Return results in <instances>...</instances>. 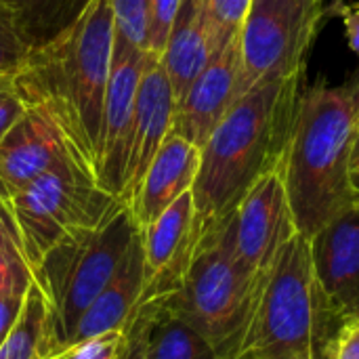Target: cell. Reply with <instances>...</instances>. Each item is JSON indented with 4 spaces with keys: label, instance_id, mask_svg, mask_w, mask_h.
<instances>
[{
    "label": "cell",
    "instance_id": "6da1fadb",
    "mask_svg": "<svg viewBox=\"0 0 359 359\" xmlns=\"http://www.w3.org/2000/svg\"><path fill=\"white\" fill-rule=\"evenodd\" d=\"M114 38L111 0H86L65 27L29 48L25 63L13 76L23 103L53 116L93 177Z\"/></svg>",
    "mask_w": 359,
    "mask_h": 359
},
{
    "label": "cell",
    "instance_id": "7a4b0ae2",
    "mask_svg": "<svg viewBox=\"0 0 359 359\" xmlns=\"http://www.w3.org/2000/svg\"><path fill=\"white\" fill-rule=\"evenodd\" d=\"M358 130L359 80L318 82L299 95L282 179L294 227L307 240L359 200Z\"/></svg>",
    "mask_w": 359,
    "mask_h": 359
},
{
    "label": "cell",
    "instance_id": "3957f363",
    "mask_svg": "<svg viewBox=\"0 0 359 359\" xmlns=\"http://www.w3.org/2000/svg\"><path fill=\"white\" fill-rule=\"evenodd\" d=\"M301 80L303 74L257 82L202 145L191 187L202 227L231 215L261 177L282 168Z\"/></svg>",
    "mask_w": 359,
    "mask_h": 359
},
{
    "label": "cell",
    "instance_id": "277c9868",
    "mask_svg": "<svg viewBox=\"0 0 359 359\" xmlns=\"http://www.w3.org/2000/svg\"><path fill=\"white\" fill-rule=\"evenodd\" d=\"M263 278L250 271L236 250L231 212L202 227L181 288L162 301L221 358L236 359Z\"/></svg>",
    "mask_w": 359,
    "mask_h": 359
},
{
    "label": "cell",
    "instance_id": "5b68a950",
    "mask_svg": "<svg viewBox=\"0 0 359 359\" xmlns=\"http://www.w3.org/2000/svg\"><path fill=\"white\" fill-rule=\"evenodd\" d=\"M324 311L311 244L297 231L261 282L236 359H318Z\"/></svg>",
    "mask_w": 359,
    "mask_h": 359
},
{
    "label": "cell",
    "instance_id": "8992f818",
    "mask_svg": "<svg viewBox=\"0 0 359 359\" xmlns=\"http://www.w3.org/2000/svg\"><path fill=\"white\" fill-rule=\"evenodd\" d=\"M139 231L128 206H122L97 229L76 233L44 255L32 271L48 309L44 351L72 341L82 313L111 280Z\"/></svg>",
    "mask_w": 359,
    "mask_h": 359
},
{
    "label": "cell",
    "instance_id": "52a82bcc",
    "mask_svg": "<svg viewBox=\"0 0 359 359\" xmlns=\"http://www.w3.org/2000/svg\"><path fill=\"white\" fill-rule=\"evenodd\" d=\"M8 202L19 227L23 257L32 271L57 244L76 233L97 229L126 206L101 189L95 177L74 162L40 175L15 191Z\"/></svg>",
    "mask_w": 359,
    "mask_h": 359
},
{
    "label": "cell",
    "instance_id": "ba28073f",
    "mask_svg": "<svg viewBox=\"0 0 359 359\" xmlns=\"http://www.w3.org/2000/svg\"><path fill=\"white\" fill-rule=\"evenodd\" d=\"M324 0H252L240 29V93L261 80L305 74Z\"/></svg>",
    "mask_w": 359,
    "mask_h": 359
},
{
    "label": "cell",
    "instance_id": "9c48e42d",
    "mask_svg": "<svg viewBox=\"0 0 359 359\" xmlns=\"http://www.w3.org/2000/svg\"><path fill=\"white\" fill-rule=\"evenodd\" d=\"M154 53H145L116 32L111 65L103 99V120L99 139V158L95 166V181L101 189L122 202L124 170L133 114L141 76Z\"/></svg>",
    "mask_w": 359,
    "mask_h": 359
},
{
    "label": "cell",
    "instance_id": "30bf717a",
    "mask_svg": "<svg viewBox=\"0 0 359 359\" xmlns=\"http://www.w3.org/2000/svg\"><path fill=\"white\" fill-rule=\"evenodd\" d=\"M202 227L194 196L185 191L149 225L141 227L143 242V294L141 305L175 294L191 265Z\"/></svg>",
    "mask_w": 359,
    "mask_h": 359
},
{
    "label": "cell",
    "instance_id": "8fae6325",
    "mask_svg": "<svg viewBox=\"0 0 359 359\" xmlns=\"http://www.w3.org/2000/svg\"><path fill=\"white\" fill-rule=\"evenodd\" d=\"M297 233L282 168L261 177L233 210L236 250L250 271L265 276L280 248Z\"/></svg>",
    "mask_w": 359,
    "mask_h": 359
},
{
    "label": "cell",
    "instance_id": "7c38bea8",
    "mask_svg": "<svg viewBox=\"0 0 359 359\" xmlns=\"http://www.w3.org/2000/svg\"><path fill=\"white\" fill-rule=\"evenodd\" d=\"M240 34L210 55L185 95L177 101L172 133L202 149L240 93Z\"/></svg>",
    "mask_w": 359,
    "mask_h": 359
},
{
    "label": "cell",
    "instance_id": "4fadbf2b",
    "mask_svg": "<svg viewBox=\"0 0 359 359\" xmlns=\"http://www.w3.org/2000/svg\"><path fill=\"white\" fill-rule=\"evenodd\" d=\"M316 280L334 318L359 322V200L311 240Z\"/></svg>",
    "mask_w": 359,
    "mask_h": 359
},
{
    "label": "cell",
    "instance_id": "5bb4252c",
    "mask_svg": "<svg viewBox=\"0 0 359 359\" xmlns=\"http://www.w3.org/2000/svg\"><path fill=\"white\" fill-rule=\"evenodd\" d=\"M72 162L86 168L53 116L38 105H25L23 116L0 141V179L11 194L23 189L40 175Z\"/></svg>",
    "mask_w": 359,
    "mask_h": 359
},
{
    "label": "cell",
    "instance_id": "9a60e30c",
    "mask_svg": "<svg viewBox=\"0 0 359 359\" xmlns=\"http://www.w3.org/2000/svg\"><path fill=\"white\" fill-rule=\"evenodd\" d=\"M175 109H177V99L168 74L160 57L151 55L137 90V103H135L128 154H126L122 204L130 202L137 185L141 183L145 170L156 158L160 145L172 130Z\"/></svg>",
    "mask_w": 359,
    "mask_h": 359
},
{
    "label": "cell",
    "instance_id": "2e32d148",
    "mask_svg": "<svg viewBox=\"0 0 359 359\" xmlns=\"http://www.w3.org/2000/svg\"><path fill=\"white\" fill-rule=\"evenodd\" d=\"M198 168L200 147L170 130L126 204L137 225H149L179 196L191 191Z\"/></svg>",
    "mask_w": 359,
    "mask_h": 359
},
{
    "label": "cell",
    "instance_id": "e0dca14e",
    "mask_svg": "<svg viewBox=\"0 0 359 359\" xmlns=\"http://www.w3.org/2000/svg\"><path fill=\"white\" fill-rule=\"evenodd\" d=\"M143 242L141 231L130 242L118 269L97 299L82 313L72 341L101 337L114 330H126L139 309L143 294ZM69 341V343H72Z\"/></svg>",
    "mask_w": 359,
    "mask_h": 359
},
{
    "label": "cell",
    "instance_id": "ac0fdd59",
    "mask_svg": "<svg viewBox=\"0 0 359 359\" xmlns=\"http://www.w3.org/2000/svg\"><path fill=\"white\" fill-rule=\"evenodd\" d=\"M212 55L206 0H181L172 32L160 57L179 101Z\"/></svg>",
    "mask_w": 359,
    "mask_h": 359
},
{
    "label": "cell",
    "instance_id": "d6986e66",
    "mask_svg": "<svg viewBox=\"0 0 359 359\" xmlns=\"http://www.w3.org/2000/svg\"><path fill=\"white\" fill-rule=\"evenodd\" d=\"M147 311L145 359H223L217 349L164 301L141 305Z\"/></svg>",
    "mask_w": 359,
    "mask_h": 359
},
{
    "label": "cell",
    "instance_id": "ffe728a7",
    "mask_svg": "<svg viewBox=\"0 0 359 359\" xmlns=\"http://www.w3.org/2000/svg\"><path fill=\"white\" fill-rule=\"evenodd\" d=\"M48 309L40 288L32 282L25 292L23 309L0 345V359H40L46 349Z\"/></svg>",
    "mask_w": 359,
    "mask_h": 359
},
{
    "label": "cell",
    "instance_id": "44dd1931",
    "mask_svg": "<svg viewBox=\"0 0 359 359\" xmlns=\"http://www.w3.org/2000/svg\"><path fill=\"white\" fill-rule=\"evenodd\" d=\"M29 48L19 15L0 2V76H15L25 63Z\"/></svg>",
    "mask_w": 359,
    "mask_h": 359
},
{
    "label": "cell",
    "instance_id": "7402d4cb",
    "mask_svg": "<svg viewBox=\"0 0 359 359\" xmlns=\"http://www.w3.org/2000/svg\"><path fill=\"white\" fill-rule=\"evenodd\" d=\"M126 349V330L105 332L101 337L72 341L44 351L40 359H122Z\"/></svg>",
    "mask_w": 359,
    "mask_h": 359
},
{
    "label": "cell",
    "instance_id": "603a6c76",
    "mask_svg": "<svg viewBox=\"0 0 359 359\" xmlns=\"http://www.w3.org/2000/svg\"><path fill=\"white\" fill-rule=\"evenodd\" d=\"M252 0H206L212 53L236 38Z\"/></svg>",
    "mask_w": 359,
    "mask_h": 359
},
{
    "label": "cell",
    "instance_id": "cb8c5ba5",
    "mask_svg": "<svg viewBox=\"0 0 359 359\" xmlns=\"http://www.w3.org/2000/svg\"><path fill=\"white\" fill-rule=\"evenodd\" d=\"M116 32L147 53L151 0H111Z\"/></svg>",
    "mask_w": 359,
    "mask_h": 359
},
{
    "label": "cell",
    "instance_id": "d4e9b609",
    "mask_svg": "<svg viewBox=\"0 0 359 359\" xmlns=\"http://www.w3.org/2000/svg\"><path fill=\"white\" fill-rule=\"evenodd\" d=\"M179 8H181V0H151L147 53H154V55L162 57Z\"/></svg>",
    "mask_w": 359,
    "mask_h": 359
},
{
    "label": "cell",
    "instance_id": "484cf974",
    "mask_svg": "<svg viewBox=\"0 0 359 359\" xmlns=\"http://www.w3.org/2000/svg\"><path fill=\"white\" fill-rule=\"evenodd\" d=\"M34 282L32 269L19 250L0 248V294L25 292Z\"/></svg>",
    "mask_w": 359,
    "mask_h": 359
},
{
    "label": "cell",
    "instance_id": "4316f807",
    "mask_svg": "<svg viewBox=\"0 0 359 359\" xmlns=\"http://www.w3.org/2000/svg\"><path fill=\"white\" fill-rule=\"evenodd\" d=\"M25 103L15 86L13 76H0V141L23 116Z\"/></svg>",
    "mask_w": 359,
    "mask_h": 359
},
{
    "label": "cell",
    "instance_id": "83f0119b",
    "mask_svg": "<svg viewBox=\"0 0 359 359\" xmlns=\"http://www.w3.org/2000/svg\"><path fill=\"white\" fill-rule=\"evenodd\" d=\"M145 322L147 311L145 307H139L130 326L126 328V349L122 359H145Z\"/></svg>",
    "mask_w": 359,
    "mask_h": 359
},
{
    "label": "cell",
    "instance_id": "f1b7e54d",
    "mask_svg": "<svg viewBox=\"0 0 359 359\" xmlns=\"http://www.w3.org/2000/svg\"><path fill=\"white\" fill-rule=\"evenodd\" d=\"M32 286V284H29ZM27 292V290H25ZM25 292H8L0 294V345L6 341L8 332L13 330L25 301Z\"/></svg>",
    "mask_w": 359,
    "mask_h": 359
},
{
    "label": "cell",
    "instance_id": "f546056e",
    "mask_svg": "<svg viewBox=\"0 0 359 359\" xmlns=\"http://www.w3.org/2000/svg\"><path fill=\"white\" fill-rule=\"evenodd\" d=\"M332 359H359V322L343 324L334 343Z\"/></svg>",
    "mask_w": 359,
    "mask_h": 359
},
{
    "label": "cell",
    "instance_id": "4dcf8cb0",
    "mask_svg": "<svg viewBox=\"0 0 359 359\" xmlns=\"http://www.w3.org/2000/svg\"><path fill=\"white\" fill-rule=\"evenodd\" d=\"M0 248L19 250L23 255L21 236H19V227H17V221H15L11 202L0 204Z\"/></svg>",
    "mask_w": 359,
    "mask_h": 359
},
{
    "label": "cell",
    "instance_id": "1f68e13d",
    "mask_svg": "<svg viewBox=\"0 0 359 359\" xmlns=\"http://www.w3.org/2000/svg\"><path fill=\"white\" fill-rule=\"evenodd\" d=\"M337 15L341 17L347 34L349 48L358 55L359 59V2L355 4H337Z\"/></svg>",
    "mask_w": 359,
    "mask_h": 359
},
{
    "label": "cell",
    "instance_id": "d6a6232c",
    "mask_svg": "<svg viewBox=\"0 0 359 359\" xmlns=\"http://www.w3.org/2000/svg\"><path fill=\"white\" fill-rule=\"evenodd\" d=\"M0 2H4L6 6H11L19 15V21L23 25L25 38H27V25H29L32 15L34 13H42L44 8H55L59 0H0Z\"/></svg>",
    "mask_w": 359,
    "mask_h": 359
},
{
    "label": "cell",
    "instance_id": "836d02e7",
    "mask_svg": "<svg viewBox=\"0 0 359 359\" xmlns=\"http://www.w3.org/2000/svg\"><path fill=\"white\" fill-rule=\"evenodd\" d=\"M353 175H355V179L359 177V130L358 139H355V147H353Z\"/></svg>",
    "mask_w": 359,
    "mask_h": 359
},
{
    "label": "cell",
    "instance_id": "e575fe53",
    "mask_svg": "<svg viewBox=\"0 0 359 359\" xmlns=\"http://www.w3.org/2000/svg\"><path fill=\"white\" fill-rule=\"evenodd\" d=\"M11 196H13V194H11V189H8V187H6V183L0 179V204L8 202V200H11Z\"/></svg>",
    "mask_w": 359,
    "mask_h": 359
},
{
    "label": "cell",
    "instance_id": "d590c367",
    "mask_svg": "<svg viewBox=\"0 0 359 359\" xmlns=\"http://www.w3.org/2000/svg\"><path fill=\"white\" fill-rule=\"evenodd\" d=\"M358 181H359V177H358Z\"/></svg>",
    "mask_w": 359,
    "mask_h": 359
}]
</instances>
